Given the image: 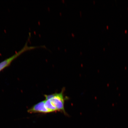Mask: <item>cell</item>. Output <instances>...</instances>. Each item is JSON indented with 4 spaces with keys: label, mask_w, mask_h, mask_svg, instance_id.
I'll list each match as a JSON object with an SVG mask.
<instances>
[{
    "label": "cell",
    "mask_w": 128,
    "mask_h": 128,
    "mask_svg": "<svg viewBox=\"0 0 128 128\" xmlns=\"http://www.w3.org/2000/svg\"><path fill=\"white\" fill-rule=\"evenodd\" d=\"M46 100H49L52 105L56 109L57 111L66 113L64 108L65 99L63 92L60 93H55L49 95H44Z\"/></svg>",
    "instance_id": "obj_1"
},
{
    "label": "cell",
    "mask_w": 128,
    "mask_h": 128,
    "mask_svg": "<svg viewBox=\"0 0 128 128\" xmlns=\"http://www.w3.org/2000/svg\"><path fill=\"white\" fill-rule=\"evenodd\" d=\"M30 113H40L44 114L49 113V112L46 108L44 101L40 102L28 110Z\"/></svg>",
    "instance_id": "obj_3"
},
{
    "label": "cell",
    "mask_w": 128,
    "mask_h": 128,
    "mask_svg": "<svg viewBox=\"0 0 128 128\" xmlns=\"http://www.w3.org/2000/svg\"><path fill=\"white\" fill-rule=\"evenodd\" d=\"M36 48V47L28 46V43L26 42L24 47L18 52H16L12 56L6 59L0 63V72L6 68V67L8 66L13 61L17 58L19 56L21 55L23 53L26 52L27 51L35 48Z\"/></svg>",
    "instance_id": "obj_2"
}]
</instances>
